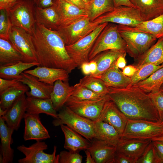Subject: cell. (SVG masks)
<instances>
[{
    "label": "cell",
    "instance_id": "cell-1",
    "mask_svg": "<svg viewBox=\"0 0 163 163\" xmlns=\"http://www.w3.org/2000/svg\"><path fill=\"white\" fill-rule=\"evenodd\" d=\"M31 35L40 66L63 69L69 73L78 67L56 30L36 23Z\"/></svg>",
    "mask_w": 163,
    "mask_h": 163
},
{
    "label": "cell",
    "instance_id": "cell-2",
    "mask_svg": "<svg viewBox=\"0 0 163 163\" xmlns=\"http://www.w3.org/2000/svg\"><path fill=\"white\" fill-rule=\"evenodd\" d=\"M108 94L120 110L129 119L161 121L148 94L134 86L125 88L109 87Z\"/></svg>",
    "mask_w": 163,
    "mask_h": 163
},
{
    "label": "cell",
    "instance_id": "cell-3",
    "mask_svg": "<svg viewBox=\"0 0 163 163\" xmlns=\"http://www.w3.org/2000/svg\"><path fill=\"white\" fill-rule=\"evenodd\" d=\"M34 4L33 0H19L7 10L12 26L24 29L31 35L36 24Z\"/></svg>",
    "mask_w": 163,
    "mask_h": 163
},
{
    "label": "cell",
    "instance_id": "cell-4",
    "mask_svg": "<svg viewBox=\"0 0 163 163\" xmlns=\"http://www.w3.org/2000/svg\"><path fill=\"white\" fill-rule=\"evenodd\" d=\"M108 50L126 52V43L119 33L118 25L112 23H108L96 39L89 55V61Z\"/></svg>",
    "mask_w": 163,
    "mask_h": 163
},
{
    "label": "cell",
    "instance_id": "cell-5",
    "mask_svg": "<svg viewBox=\"0 0 163 163\" xmlns=\"http://www.w3.org/2000/svg\"><path fill=\"white\" fill-rule=\"evenodd\" d=\"M163 136V123L143 120L128 119L121 137L151 140Z\"/></svg>",
    "mask_w": 163,
    "mask_h": 163
},
{
    "label": "cell",
    "instance_id": "cell-6",
    "mask_svg": "<svg viewBox=\"0 0 163 163\" xmlns=\"http://www.w3.org/2000/svg\"><path fill=\"white\" fill-rule=\"evenodd\" d=\"M55 126L66 125L89 141L94 138V121L81 116L66 106L52 122Z\"/></svg>",
    "mask_w": 163,
    "mask_h": 163
},
{
    "label": "cell",
    "instance_id": "cell-7",
    "mask_svg": "<svg viewBox=\"0 0 163 163\" xmlns=\"http://www.w3.org/2000/svg\"><path fill=\"white\" fill-rule=\"evenodd\" d=\"M145 21L139 11L136 8L120 6L99 17L93 22L98 24L105 22L134 27Z\"/></svg>",
    "mask_w": 163,
    "mask_h": 163
},
{
    "label": "cell",
    "instance_id": "cell-8",
    "mask_svg": "<svg viewBox=\"0 0 163 163\" xmlns=\"http://www.w3.org/2000/svg\"><path fill=\"white\" fill-rule=\"evenodd\" d=\"M118 26L119 33L126 43V53L135 59L148 50L157 39L148 33L125 30Z\"/></svg>",
    "mask_w": 163,
    "mask_h": 163
},
{
    "label": "cell",
    "instance_id": "cell-9",
    "mask_svg": "<svg viewBox=\"0 0 163 163\" xmlns=\"http://www.w3.org/2000/svg\"><path fill=\"white\" fill-rule=\"evenodd\" d=\"M105 22L99 24L91 33L72 45L66 46V50L78 67L89 62V55L97 37L107 25Z\"/></svg>",
    "mask_w": 163,
    "mask_h": 163
},
{
    "label": "cell",
    "instance_id": "cell-10",
    "mask_svg": "<svg viewBox=\"0 0 163 163\" xmlns=\"http://www.w3.org/2000/svg\"><path fill=\"white\" fill-rule=\"evenodd\" d=\"M91 21L88 17L75 21L67 25L59 27L56 30L66 46L77 42L93 31L99 25Z\"/></svg>",
    "mask_w": 163,
    "mask_h": 163
},
{
    "label": "cell",
    "instance_id": "cell-11",
    "mask_svg": "<svg viewBox=\"0 0 163 163\" xmlns=\"http://www.w3.org/2000/svg\"><path fill=\"white\" fill-rule=\"evenodd\" d=\"M22 55L24 62H38L32 35L24 29L12 26L8 40Z\"/></svg>",
    "mask_w": 163,
    "mask_h": 163
},
{
    "label": "cell",
    "instance_id": "cell-12",
    "mask_svg": "<svg viewBox=\"0 0 163 163\" xmlns=\"http://www.w3.org/2000/svg\"><path fill=\"white\" fill-rule=\"evenodd\" d=\"M48 145L44 142L36 141L29 147L24 145L17 147L18 150L25 155L24 157L18 160L19 163H59L58 155H56L57 147L54 146L51 154L45 153L44 151Z\"/></svg>",
    "mask_w": 163,
    "mask_h": 163
},
{
    "label": "cell",
    "instance_id": "cell-13",
    "mask_svg": "<svg viewBox=\"0 0 163 163\" xmlns=\"http://www.w3.org/2000/svg\"><path fill=\"white\" fill-rule=\"evenodd\" d=\"M110 99L107 94L96 100H68L65 105L79 115L95 121L99 118L105 103Z\"/></svg>",
    "mask_w": 163,
    "mask_h": 163
},
{
    "label": "cell",
    "instance_id": "cell-14",
    "mask_svg": "<svg viewBox=\"0 0 163 163\" xmlns=\"http://www.w3.org/2000/svg\"><path fill=\"white\" fill-rule=\"evenodd\" d=\"M53 2L59 18V27L88 17L85 10L74 6L66 0H53Z\"/></svg>",
    "mask_w": 163,
    "mask_h": 163
},
{
    "label": "cell",
    "instance_id": "cell-15",
    "mask_svg": "<svg viewBox=\"0 0 163 163\" xmlns=\"http://www.w3.org/2000/svg\"><path fill=\"white\" fill-rule=\"evenodd\" d=\"M128 119L114 102L110 99L105 104L97 120L113 126L121 136L126 127Z\"/></svg>",
    "mask_w": 163,
    "mask_h": 163
},
{
    "label": "cell",
    "instance_id": "cell-16",
    "mask_svg": "<svg viewBox=\"0 0 163 163\" xmlns=\"http://www.w3.org/2000/svg\"><path fill=\"white\" fill-rule=\"evenodd\" d=\"M18 79L19 82L30 88V91L26 93L27 97L40 99L50 98L53 85L40 81L36 77L24 72Z\"/></svg>",
    "mask_w": 163,
    "mask_h": 163
},
{
    "label": "cell",
    "instance_id": "cell-17",
    "mask_svg": "<svg viewBox=\"0 0 163 163\" xmlns=\"http://www.w3.org/2000/svg\"><path fill=\"white\" fill-rule=\"evenodd\" d=\"M23 138L25 141H41L50 138L48 132L41 122L39 115L26 113Z\"/></svg>",
    "mask_w": 163,
    "mask_h": 163
},
{
    "label": "cell",
    "instance_id": "cell-18",
    "mask_svg": "<svg viewBox=\"0 0 163 163\" xmlns=\"http://www.w3.org/2000/svg\"><path fill=\"white\" fill-rule=\"evenodd\" d=\"M24 72L36 77L40 81L52 85L57 80L68 82L69 80V73L62 69L39 66L33 69L26 70Z\"/></svg>",
    "mask_w": 163,
    "mask_h": 163
},
{
    "label": "cell",
    "instance_id": "cell-19",
    "mask_svg": "<svg viewBox=\"0 0 163 163\" xmlns=\"http://www.w3.org/2000/svg\"><path fill=\"white\" fill-rule=\"evenodd\" d=\"M151 141L121 137L116 147V152L134 159L136 162Z\"/></svg>",
    "mask_w": 163,
    "mask_h": 163
},
{
    "label": "cell",
    "instance_id": "cell-20",
    "mask_svg": "<svg viewBox=\"0 0 163 163\" xmlns=\"http://www.w3.org/2000/svg\"><path fill=\"white\" fill-rule=\"evenodd\" d=\"M25 94L19 98L1 117L7 126L14 130H17L21 121L26 113L27 99Z\"/></svg>",
    "mask_w": 163,
    "mask_h": 163
},
{
    "label": "cell",
    "instance_id": "cell-21",
    "mask_svg": "<svg viewBox=\"0 0 163 163\" xmlns=\"http://www.w3.org/2000/svg\"><path fill=\"white\" fill-rule=\"evenodd\" d=\"M87 149L90 152L95 163H114L116 147L94 139Z\"/></svg>",
    "mask_w": 163,
    "mask_h": 163
},
{
    "label": "cell",
    "instance_id": "cell-22",
    "mask_svg": "<svg viewBox=\"0 0 163 163\" xmlns=\"http://www.w3.org/2000/svg\"><path fill=\"white\" fill-rule=\"evenodd\" d=\"M135 59L133 65L137 69L148 64H163V37L159 38L155 43Z\"/></svg>",
    "mask_w": 163,
    "mask_h": 163
},
{
    "label": "cell",
    "instance_id": "cell-23",
    "mask_svg": "<svg viewBox=\"0 0 163 163\" xmlns=\"http://www.w3.org/2000/svg\"><path fill=\"white\" fill-rule=\"evenodd\" d=\"M60 126L65 136L64 147L65 149L71 152H78L85 150L91 146V143L88 140L68 126L62 124Z\"/></svg>",
    "mask_w": 163,
    "mask_h": 163
},
{
    "label": "cell",
    "instance_id": "cell-24",
    "mask_svg": "<svg viewBox=\"0 0 163 163\" xmlns=\"http://www.w3.org/2000/svg\"><path fill=\"white\" fill-rule=\"evenodd\" d=\"M101 79L108 87L122 88L130 85L131 78L124 75L115 63L101 75L95 77Z\"/></svg>",
    "mask_w": 163,
    "mask_h": 163
},
{
    "label": "cell",
    "instance_id": "cell-25",
    "mask_svg": "<svg viewBox=\"0 0 163 163\" xmlns=\"http://www.w3.org/2000/svg\"><path fill=\"white\" fill-rule=\"evenodd\" d=\"M140 12L145 21L163 14V0H129Z\"/></svg>",
    "mask_w": 163,
    "mask_h": 163
},
{
    "label": "cell",
    "instance_id": "cell-26",
    "mask_svg": "<svg viewBox=\"0 0 163 163\" xmlns=\"http://www.w3.org/2000/svg\"><path fill=\"white\" fill-rule=\"evenodd\" d=\"M26 113L39 115L43 113L55 119L58 118V113L55 109L50 98L40 99L27 97Z\"/></svg>",
    "mask_w": 163,
    "mask_h": 163
},
{
    "label": "cell",
    "instance_id": "cell-27",
    "mask_svg": "<svg viewBox=\"0 0 163 163\" xmlns=\"http://www.w3.org/2000/svg\"><path fill=\"white\" fill-rule=\"evenodd\" d=\"M121 136L113 126L97 120L94 121V138L116 147Z\"/></svg>",
    "mask_w": 163,
    "mask_h": 163
},
{
    "label": "cell",
    "instance_id": "cell-28",
    "mask_svg": "<svg viewBox=\"0 0 163 163\" xmlns=\"http://www.w3.org/2000/svg\"><path fill=\"white\" fill-rule=\"evenodd\" d=\"M118 26L125 30L148 33L158 39L163 37V14L152 19L143 21L134 27Z\"/></svg>",
    "mask_w": 163,
    "mask_h": 163
},
{
    "label": "cell",
    "instance_id": "cell-29",
    "mask_svg": "<svg viewBox=\"0 0 163 163\" xmlns=\"http://www.w3.org/2000/svg\"><path fill=\"white\" fill-rule=\"evenodd\" d=\"M14 130L9 127L2 117H0L1 150L2 163H12L14 158V150L11 148L13 143L12 135Z\"/></svg>",
    "mask_w": 163,
    "mask_h": 163
},
{
    "label": "cell",
    "instance_id": "cell-30",
    "mask_svg": "<svg viewBox=\"0 0 163 163\" xmlns=\"http://www.w3.org/2000/svg\"><path fill=\"white\" fill-rule=\"evenodd\" d=\"M74 89V86H70L68 82L58 80L54 83L50 98L56 111L65 104Z\"/></svg>",
    "mask_w": 163,
    "mask_h": 163
},
{
    "label": "cell",
    "instance_id": "cell-31",
    "mask_svg": "<svg viewBox=\"0 0 163 163\" xmlns=\"http://www.w3.org/2000/svg\"><path fill=\"white\" fill-rule=\"evenodd\" d=\"M35 18L36 23L48 28L56 30L59 26V15L54 4L46 8L35 6Z\"/></svg>",
    "mask_w": 163,
    "mask_h": 163
},
{
    "label": "cell",
    "instance_id": "cell-32",
    "mask_svg": "<svg viewBox=\"0 0 163 163\" xmlns=\"http://www.w3.org/2000/svg\"><path fill=\"white\" fill-rule=\"evenodd\" d=\"M24 62L23 57L8 40L0 38V67Z\"/></svg>",
    "mask_w": 163,
    "mask_h": 163
},
{
    "label": "cell",
    "instance_id": "cell-33",
    "mask_svg": "<svg viewBox=\"0 0 163 163\" xmlns=\"http://www.w3.org/2000/svg\"><path fill=\"white\" fill-rule=\"evenodd\" d=\"M28 89L27 85L19 82L0 93V107L8 110L19 98L26 94Z\"/></svg>",
    "mask_w": 163,
    "mask_h": 163
},
{
    "label": "cell",
    "instance_id": "cell-34",
    "mask_svg": "<svg viewBox=\"0 0 163 163\" xmlns=\"http://www.w3.org/2000/svg\"><path fill=\"white\" fill-rule=\"evenodd\" d=\"M126 52L115 50H108L101 52L93 59L97 63V68L94 77L98 76L105 72L114 64L120 56L126 55Z\"/></svg>",
    "mask_w": 163,
    "mask_h": 163
},
{
    "label": "cell",
    "instance_id": "cell-35",
    "mask_svg": "<svg viewBox=\"0 0 163 163\" xmlns=\"http://www.w3.org/2000/svg\"><path fill=\"white\" fill-rule=\"evenodd\" d=\"M115 7L112 0H91L87 3L86 11L91 21L107 12Z\"/></svg>",
    "mask_w": 163,
    "mask_h": 163
},
{
    "label": "cell",
    "instance_id": "cell-36",
    "mask_svg": "<svg viewBox=\"0 0 163 163\" xmlns=\"http://www.w3.org/2000/svg\"><path fill=\"white\" fill-rule=\"evenodd\" d=\"M40 65L39 62H20L11 65L0 67V78L8 79L19 78L23 72L32 67Z\"/></svg>",
    "mask_w": 163,
    "mask_h": 163
},
{
    "label": "cell",
    "instance_id": "cell-37",
    "mask_svg": "<svg viewBox=\"0 0 163 163\" xmlns=\"http://www.w3.org/2000/svg\"><path fill=\"white\" fill-rule=\"evenodd\" d=\"M163 84V67L152 73L148 77L133 85L146 93L158 91Z\"/></svg>",
    "mask_w": 163,
    "mask_h": 163
},
{
    "label": "cell",
    "instance_id": "cell-38",
    "mask_svg": "<svg viewBox=\"0 0 163 163\" xmlns=\"http://www.w3.org/2000/svg\"><path fill=\"white\" fill-rule=\"evenodd\" d=\"M78 83L103 96L108 94L109 92V88L101 79L90 75H86L80 79Z\"/></svg>",
    "mask_w": 163,
    "mask_h": 163
},
{
    "label": "cell",
    "instance_id": "cell-39",
    "mask_svg": "<svg viewBox=\"0 0 163 163\" xmlns=\"http://www.w3.org/2000/svg\"><path fill=\"white\" fill-rule=\"evenodd\" d=\"M74 86L73 92L68 100L82 101L96 100L103 97L81 85L79 83L76 84Z\"/></svg>",
    "mask_w": 163,
    "mask_h": 163
},
{
    "label": "cell",
    "instance_id": "cell-40",
    "mask_svg": "<svg viewBox=\"0 0 163 163\" xmlns=\"http://www.w3.org/2000/svg\"><path fill=\"white\" fill-rule=\"evenodd\" d=\"M163 67V64L157 65L148 64L137 69L134 75L131 78L129 86L133 85L138 82L146 78L159 69Z\"/></svg>",
    "mask_w": 163,
    "mask_h": 163
},
{
    "label": "cell",
    "instance_id": "cell-41",
    "mask_svg": "<svg viewBox=\"0 0 163 163\" xmlns=\"http://www.w3.org/2000/svg\"><path fill=\"white\" fill-rule=\"evenodd\" d=\"M136 163H161L152 141L137 160Z\"/></svg>",
    "mask_w": 163,
    "mask_h": 163
},
{
    "label": "cell",
    "instance_id": "cell-42",
    "mask_svg": "<svg viewBox=\"0 0 163 163\" xmlns=\"http://www.w3.org/2000/svg\"><path fill=\"white\" fill-rule=\"evenodd\" d=\"M0 38L8 40L12 26L7 10H0Z\"/></svg>",
    "mask_w": 163,
    "mask_h": 163
},
{
    "label": "cell",
    "instance_id": "cell-43",
    "mask_svg": "<svg viewBox=\"0 0 163 163\" xmlns=\"http://www.w3.org/2000/svg\"><path fill=\"white\" fill-rule=\"evenodd\" d=\"M59 155V163H81L82 156L78 152L62 151Z\"/></svg>",
    "mask_w": 163,
    "mask_h": 163
},
{
    "label": "cell",
    "instance_id": "cell-44",
    "mask_svg": "<svg viewBox=\"0 0 163 163\" xmlns=\"http://www.w3.org/2000/svg\"><path fill=\"white\" fill-rule=\"evenodd\" d=\"M148 94L160 115L163 112V94L159 90Z\"/></svg>",
    "mask_w": 163,
    "mask_h": 163
},
{
    "label": "cell",
    "instance_id": "cell-45",
    "mask_svg": "<svg viewBox=\"0 0 163 163\" xmlns=\"http://www.w3.org/2000/svg\"><path fill=\"white\" fill-rule=\"evenodd\" d=\"M114 163H136V161L132 158L116 152Z\"/></svg>",
    "mask_w": 163,
    "mask_h": 163
},
{
    "label": "cell",
    "instance_id": "cell-46",
    "mask_svg": "<svg viewBox=\"0 0 163 163\" xmlns=\"http://www.w3.org/2000/svg\"><path fill=\"white\" fill-rule=\"evenodd\" d=\"M19 82L18 78L8 79L0 78V93Z\"/></svg>",
    "mask_w": 163,
    "mask_h": 163
},
{
    "label": "cell",
    "instance_id": "cell-47",
    "mask_svg": "<svg viewBox=\"0 0 163 163\" xmlns=\"http://www.w3.org/2000/svg\"><path fill=\"white\" fill-rule=\"evenodd\" d=\"M152 142L160 158L161 163H163V141L155 140Z\"/></svg>",
    "mask_w": 163,
    "mask_h": 163
},
{
    "label": "cell",
    "instance_id": "cell-48",
    "mask_svg": "<svg viewBox=\"0 0 163 163\" xmlns=\"http://www.w3.org/2000/svg\"><path fill=\"white\" fill-rule=\"evenodd\" d=\"M137 70L136 67L133 65L126 66L123 69V74L126 76L131 78Z\"/></svg>",
    "mask_w": 163,
    "mask_h": 163
},
{
    "label": "cell",
    "instance_id": "cell-49",
    "mask_svg": "<svg viewBox=\"0 0 163 163\" xmlns=\"http://www.w3.org/2000/svg\"><path fill=\"white\" fill-rule=\"evenodd\" d=\"M19 0H0V10H7Z\"/></svg>",
    "mask_w": 163,
    "mask_h": 163
},
{
    "label": "cell",
    "instance_id": "cell-50",
    "mask_svg": "<svg viewBox=\"0 0 163 163\" xmlns=\"http://www.w3.org/2000/svg\"><path fill=\"white\" fill-rule=\"evenodd\" d=\"M36 6L41 8H46L53 5V0H33Z\"/></svg>",
    "mask_w": 163,
    "mask_h": 163
},
{
    "label": "cell",
    "instance_id": "cell-51",
    "mask_svg": "<svg viewBox=\"0 0 163 163\" xmlns=\"http://www.w3.org/2000/svg\"><path fill=\"white\" fill-rule=\"evenodd\" d=\"M74 6L86 10L87 3L84 0H66Z\"/></svg>",
    "mask_w": 163,
    "mask_h": 163
},
{
    "label": "cell",
    "instance_id": "cell-52",
    "mask_svg": "<svg viewBox=\"0 0 163 163\" xmlns=\"http://www.w3.org/2000/svg\"><path fill=\"white\" fill-rule=\"evenodd\" d=\"M112 0L115 8L122 6L134 7L129 0Z\"/></svg>",
    "mask_w": 163,
    "mask_h": 163
},
{
    "label": "cell",
    "instance_id": "cell-53",
    "mask_svg": "<svg viewBox=\"0 0 163 163\" xmlns=\"http://www.w3.org/2000/svg\"><path fill=\"white\" fill-rule=\"evenodd\" d=\"M126 55L120 56L115 62L116 66L120 69H123L126 66V62L125 59Z\"/></svg>",
    "mask_w": 163,
    "mask_h": 163
},
{
    "label": "cell",
    "instance_id": "cell-54",
    "mask_svg": "<svg viewBox=\"0 0 163 163\" xmlns=\"http://www.w3.org/2000/svg\"><path fill=\"white\" fill-rule=\"evenodd\" d=\"M89 62H85L82 63L80 67L83 73L86 75L91 74V71Z\"/></svg>",
    "mask_w": 163,
    "mask_h": 163
},
{
    "label": "cell",
    "instance_id": "cell-55",
    "mask_svg": "<svg viewBox=\"0 0 163 163\" xmlns=\"http://www.w3.org/2000/svg\"><path fill=\"white\" fill-rule=\"evenodd\" d=\"M89 65L91 71V75H94L96 72L97 68L96 62L94 60H91L89 62Z\"/></svg>",
    "mask_w": 163,
    "mask_h": 163
},
{
    "label": "cell",
    "instance_id": "cell-56",
    "mask_svg": "<svg viewBox=\"0 0 163 163\" xmlns=\"http://www.w3.org/2000/svg\"><path fill=\"white\" fill-rule=\"evenodd\" d=\"M86 155V163H95L94 159L92 157L90 152L87 149L85 150Z\"/></svg>",
    "mask_w": 163,
    "mask_h": 163
},
{
    "label": "cell",
    "instance_id": "cell-57",
    "mask_svg": "<svg viewBox=\"0 0 163 163\" xmlns=\"http://www.w3.org/2000/svg\"><path fill=\"white\" fill-rule=\"evenodd\" d=\"M7 110H4L0 107V117L2 116L6 113Z\"/></svg>",
    "mask_w": 163,
    "mask_h": 163
},
{
    "label": "cell",
    "instance_id": "cell-58",
    "mask_svg": "<svg viewBox=\"0 0 163 163\" xmlns=\"http://www.w3.org/2000/svg\"><path fill=\"white\" fill-rule=\"evenodd\" d=\"M155 140H162L163 141V136L160 137L153 139L151 140L152 141Z\"/></svg>",
    "mask_w": 163,
    "mask_h": 163
},
{
    "label": "cell",
    "instance_id": "cell-59",
    "mask_svg": "<svg viewBox=\"0 0 163 163\" xmlns=\"http://www.w3.org/2000/svg\"><path fill=\"white\" fill-rule=\"evenodd\" d=\"M159 90L163 94V84L161 86Z\"/></svg>",
    "mask_w": 163,
    "mask_h": 163
},
{
    "label": "cell",
    "instance_id": "cell-60",
    "mask_svg": "<svg viewBox=\"0 0 163 163\" xmlns=\"http://www.w3.org/2000/svg\"><path fill=\"white\" fill-rule=\"evenodd\" d=\"M161 120L162 122L163 123V112H162L160 114Z\"/></svg>",
    "mask_w": 163,
    "mask_h": 163
},
{
    "label": "cell",
    "instance_id": "cell-61",
    "mask_svg": "<svg viewBox=\"0 0 163 163\" xmlns=\"http://www.w3.org/2000/svg\"><path fill=\"white\" fill-rule=\"evenodd\" d=\"M85 2L86 3L89 2V1H90L91 0H84Z\"/></svg>",
    "mask_w": 163,
    "mask_h": 163
}]
</instances>
